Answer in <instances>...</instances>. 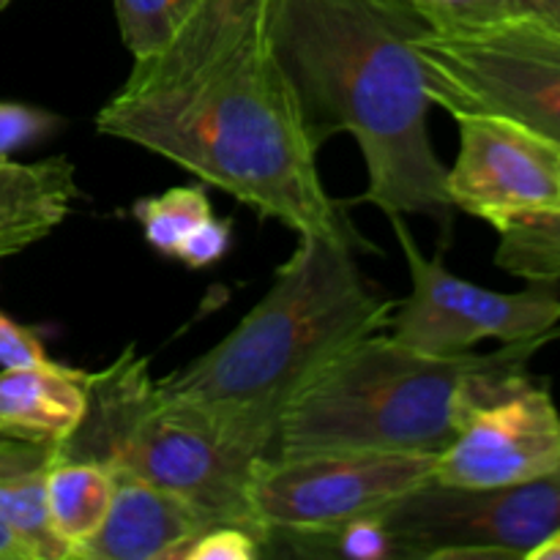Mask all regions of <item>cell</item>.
<instances>
[{
  "mask_svg": "<svg viewBox=\"0 0 560 560\" xmlns=\"http://www.w3.org/2000/svg\"><path fill=\"white\" fill-rule=\"evenodd\" d=\"M98 135L159 153L299 235L372 249L331 200L268 27V0H191L98 109Z\"/></svg>",
  "mask_w": 560,
  "mask_h": 560,
  "instance_id": "6da1fadb",
  "label": "cell"
},
{
  "mask_svg": "<svg viewBox=\"0 0 560 560\" xmlns=\"http://www.w3.org/2000/svg\"><path fill=\"white\" fill-rule=\"evenodd\" d=\"M268 27L312 145L320 151L348 131L364 156L366 189L353 202L452 233L446 164L432 145L413 44L432 25L416 0H268Z\"/></svg>",
  "mask_w": 560,
  "mask_h": 560,
  "instance_id": "7a4b0ae2",
  "label": "cell"
},
{
  "mask_svg": "<svg viewBox=\"0 0 560 560\" xmlns=\"http://www.w3.org/2000/svg\"><path fill=\"white\" fill-rule=\"evenodd\" d=\"M394 306L366 282L353 246L299 235L271 290L238 326L159 386L233 446L266 459L295 399L361 339L386 331Z\"/></svg>",
  "mask_w": 560,
  "mask_h": 560,
  "instance_id": "3957f363",
  "label": "cell"
},
{
  "mask_svg": "<svg viewBox=\"0 0 560 560\" xmlns=\"http://www.w3.org/2000/svg\"><path fill=\"white\" fill-rule=\"evenodd\" d=\"M560 328L492 353L427 355L372 334L328 366L282 419L268 457L320 452L441 454L470 416L530 377Z\"/></svg>",
  "mask_w": 560,
  "mask_h": 560,
  "instance_id": "277c9868",
  "label": "cell"
},
{
  "mask_svg": "<svg viewBox=\"0 0 560 560\" xmlns=\"http://www.w3.org/2000/svg\"><path fill=\"white\" fill-rule=\"evenodd\" d=\"M52 457L96 463L115 479L129 476L180 495L213 525H241L262 536L252 512L260 459L233 446L195 408L167 397L135 345L88 377L85 416L52 446Z\"/></svg>",
  "mask_w": 560,
  "mask_h": 560,
  "instance_id": "5b68a950",
  "label": "cell"
},
{
  "mask_svg": "<svg viewBox=\"0 0 560 560\" xmlns=\"http://www.w3.org/2000/svg\"><path fill=\"white\" fill-rule=\"evenodd\" d=\"M430 102L448 115H503L560 142V33L525 14L416 36Z\"/></svg>",
  "mask_w": 560,
  "mask_h": 560,
  "instance_id": "8992f818",
  "label": "cell"
},
{
  "mask_svg": "<svg viewBox=\"0 0 560 560\" xmlns=\"http://www.w3.org/2000/svg\"><path fill=\"white\" fill-rule=\"evenodd\" d=\"M399 560H525L560 528V465L520 485L459 490L427 481L381 512Z\"/></svg>",
  "mask_w": 560,
  "mask_h": 560,
  "instance_id": "52a82bcc",
  "label": "cell"
},
{
  "mask_svg": "<svg viewBox=\"0 0 560 560\" xmlns=\"http://www.w3.org/2000/svg\"><path fill=\"white\" fill-rule=\"evenodd\" d=\"M410 273V293L388 317V337L427 355L470 353L485 339L520 342L560 328L558 282H530L520 293H498L446 268L441 255L427 257L405 217L392 213Z\"/></svg>",
  "mask_w": 560,
  "mask_h": 560,
  "instance_id": "ba28073f",
  "label": "cell"
},
{
  "mask_svg": "<svg viewBox=\"0 0 560 560\" xmlns=\"http://www.w3.org/2000/svg\"><path fill=\"white\" fill-rule=\"evenodd\" d=\"M438 454L320 452L266 457L252 479L262 536L306 534L381 514L435 479Z\"/></svg>",
  "mask_w": 560,
  "mask_h": 560,
  "instance_id": "9c48e42d",
  "label": "cell"
},
{
  "mask_svg": "<svg viewBox=\"0 0 560 560\" xmlns=\"http://www.w3.org/2000/svg\"><path fill=\"white\" fill-rule=\"evenodd\" d=\"M459 151L446 167L454 211L495 230L560 208V142L503 115H454Z\"/></svg>",
  "mask_w": 560,
  "mask_h": 560,
  "instance_id": "30bf717a",
  "label": "cell"
},
{
  "mask_svg": "<svg viewBox=\"0 0 560 560\" xmlns=\"http://www.w3.org/2000/svg\"><path fill=\"white\" fill-rule=\"evenodd\" d=\"M560 465V413L547 381L534 375L506 397L476 410L438 454L435 479L459 490H495L536 479Z\"/></svg>",
  "mask_w": 560,
  "mask_h": 560,
  "instance_id": "8fae6325",
  "label": "cell"
},
{
  "mask_svg": "<svg viewBox=\"0 0 560 560\" xmlns=\"http://www.w3.org/2000/svg\"><path fill=\"white\" fill-rule=\"evenodd\" d=\"M211 525L180 495L118 476L107 520L71 560H178V552Z\"/></svg>",
  "mask_w": 560,
  "mask_h": 560,
  "instance_id": "7c38bea8",
  "label": "cell"
},
{
  "mask_svg": "<svg viewBox=\"0 0 560 560\" xmlns=\"http://www.w3.org/2000/svg\"><path fill=\"white\" fill-rule=\"evenodd\" d=\"M91 372L44 364L0 372V432L20 441L58 446L80 427L88 408Z\"/></svg>",
  "mask_w": 560,
  "mask_h": 560,
  "instance_id": "4fadbf2b",
  "label": "cell"
},
{
  "mask_svg": "<svg viewBox=\"0 0 560 560\" xmlns=\"http://www.w3.org/2000/svg\"><path fill=\"white\" fill-rule=\"evenodd\" d=\"M77 197V170L66 156L31 164L0 162V260L55 233Z\"/></svg>",
  "mask_w": 560,
  "mask_h": 560,
  "instance_id": "5bb4252c",
  "label": "cell"
},
{
  "mask_svg": "<svg viewBox=\"0 0 560 560\" xmlns=\"http://www.w3.org/2000/svg\"><path fill=\"white\" fill-rule=\"evenodd\" d=\"M115 498V476L107 468L85 459L49 457L47 465V501L52 530L66 547V556H74L107 520Z\"/></svg>",
  "mask_w": 560,
  "mask_h": 560,
  "instance_id": "9a60e30c",
  "label": "cell"
},
{
  "mask_svg": "<svg viewBox=\"0 0 560 560\" xmlns=\"http://www.w3.org/2000/svg\"><path fill=\"white\" fill-rule=\"evenodd\" d=\"M52 446H38L0 463V520L33 560H69L52 530L47 501V465Z\"/></svg>",
  "mask_w": 560,
  "mask_h": 560,
  "instance_id": "2e32d148",
  "label": "cell"
},
{
  "mask_svg": "<svg viewBox=\"0 0 560 560\" xmlns=\"http://www.w3.org/2000/svg\"><path fill=\"white\" fill-rule=\"evenodd\" d=\"M495 266L528 282H560V208L503 224Z\"/></svg>",
  "mask_w": 560,
  "mask_h": 560,
  "instance_id": "e0dca14e",
  "label": "cell"
},
{
  "mask_svg": "<svg viewBox=\"0 0 560 560\" xmlns=\"http://www.w3.org/2000/svg\"><path fill=\"white\" fill-rule=\"evenodd\" d=\"M148 244L164 257H175L189 233L213 217L206 186H175L159 197H142L131 206Z\"/></svg>",
  "mask_w": 560,
  "mask_h": 560,
  "instance_id": "ac0fdd59",
  "label": "cell"
},
{
  "mask_svg": "<svg viewBox=\"0 0 560 560\" xmlns=\"http://www.w3.org/2000/svg\"><path fill=\"white\" fill-rule=\"evenodd\" d=\"M118 16L120 38L131 58L140 60L159 52L180 20L189 11L191 0H113Z\"/></svg>",
  "mask_w": 560,
  "mask_h": 560,
  "instance_id": "d6986e66",
  "label": "cell"
},
{
  "mask_svg": "<svg viewBox=\"0 0 560 560\" xmlns=\"http://www.w3.org/2000/svg\"><path fill=\"white\" fill-rule=\"evenodd\" d=\"M63 118L42 107H27L16 102H0V162H9L16 151L55 135Z\"/></svg>",
  "mask_w": 560,
  "mask_h": 560,
  "instance_id": "ffe728a7",
  "label": "cell"
},
{
  "mask_svg": "<svg viewBox=\"0 0 560 560\" xmlns=\"http://www.w3.org/2000/svg\"><path fill=\"white\" fill-rule=\"evenodd\" d=\"M262 558V536L241 525H211L191 539L178 560H257Z\"/></svg>",
  "mask_w": 560,
  "mask_h": 560,
  "instance_id": "44dd1931",
  "label": "cell"
},
{
  "mask_svg": "<svg viewBox=\"0 0 560 560\" xmlns=\"http://www.w3.org/2000/svg\"><path fill=\"white\" fill-rule=\"evenodd\" d=\"M432 27L481 25L514 14L509 0H416Z\"/></svg>",
  "mask_w": 560,
  "mask_h": 560,
  "instance_id": "7402d4cb",
  "label": "cell"
},
{
  "mask_svg": "<svg viewBox=\"0 0 560 560\" xmlns=\"http://www.w3.org/2000/svg\"><path fill=\"white\" fill-rule=\"evenodd\" d=\"M233 241V222L230 219L211 217L202 222L195 233L184 238L173 260H180L186 268H206L222 260Z\"/></svg>",
  "mask_w": 560,
  "mask_h": 560,
  "instance_id": "603a6c76",
  "label": "cell"
},
{
  "mask_svg": "<svg viewBox=\"0 0 560 560\" xmlns=\"http://www.w3.org/2000/svg\"><path fill=\"white\" fill-rule=\"evenodd\" d=\"M44 361H49V355L42 339L0 310V366L9 370V366H31Z\"/></svg>",
  "mask_w": 560,
  "mask_h": 560,
  "instance_id": "cb8c5ba5",
  "label": "cell"
},
{
  "mask_svg": "<svg viewBox=\"0 0 560 560\" xmlns=\"http://www.w3.org/2000/svg\"><path fill=\"white\" fill-rule=\"evenodd\" d=\"M514 14H525L539 20L550 31L560 33V0H509Z\"/></svg>",
  "mask_w": 560,
  "mask_h": 560,
  "instance_id": "d4e9b609",
  "label": "cell"
},
{
  "mask_svg": "<svg viewBox=\"0 0 560 560\" xmlns=\"http://www.w3.org/2000/svg\"><path fill=\"white\" fill-rule=\"evenodd\" d=\"M0 560H33L20 539L0 520Z\"/></svg>",
  "mask_w": 560,
  "mask_h": 560,
  "instance_id": "484cf974",
  "label": "cell"
},
{
  "mask_svg": "<svg viewBox=\"0 0 560 560\" xmlns=\"http://www.w3.org/2000/svg\"><path fill=\"white\" fill-rule=\"evenodd\" d=\"M42 446V443H31V441H20V438H9L0 432V463H9V459L20 457V454H27L31 448Z\"/></svg>",
  "mask_w": 560,
  "mask_h": 560,
  "instance_id": "4316f807",
  "label": "cell"
},
{
  "mask_svg": "<svg viewBox=\"0 0 560 560\" xmlns=\"http://www.w3.org/2000/svg\"><path fill=\"white\" fill-rule=\"evenodd\" d=\"M525 560H560V528L552 536H547L539 547H534Z\"/></svg>",
  "mask_w": 560,
  "mask_h": 560,
  "instance_id": "83f0119b",
  "label": "cell"
},
{
  "mask_svg": "<svg viewBox=\"0 0 560 560\" xmlns=\"http://www.w3.org/2000/svg\"><path fill=\"white\" fill-rule=\"evenodd\" d=\"M9 3H11V0H0V11H3Z\"/></svg>",
  "mask_w": 560,
  "mask_h": 560,
  "instance_id": "f1b7e54d",
  "label": "cell"
}]
</instances>
